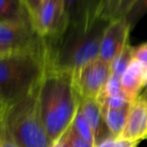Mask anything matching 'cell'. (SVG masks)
I'll use <instances>...</instances> for the list:
<instances>
[{"label": "cell", "instance_id": "9", "mask_svg": "<svg viewBox=\"0 0 147 147\" xmlns=\"http://www.w3.org/2000/svg\"><path fill=\"white\" fill-rule=\"evenodd\" d=\"M147 138V101L142 95L132 102L123 131L117 140L137 142Z\"/></svg>", "mask_w": 147, "mask_h": 147}, {"label": "cell", "instance_id": "7", "mask_svg": "<svg viewBox=\"0 0 147 147\" xmlns=\"http://www.w3.org/2000/svg\"><path fill=\"white\" fill-rule=\"evenodd\" d=\"M33 24L43 39L58 34L67 28L63 0H46L42 2L33 18Z\"/></svg>", "mask_w": 147, "mask_h": 147}, {"label": "cell", "instance_id": "26", "mask_svg": "<svg viewBox=\"0 0 147 147\" xmlns=\"http://www.w3.org/2000/svg\"><path fill=\"white\" fill-rule=\"evenodd\" d=\"M116 140V138L113 136H109V137L103 139L102 141H100L98 144H96L95 147H114Z\"/></svg>", "mask_w": 147, "mask_h": 147}, {"label": "cell", "instance_id": "5", "mask_svg": "<svg viewBox=\"0 0 147 147\" xmlns=\"http://www.w3.org/2000/svg\"><path fill=\"white\" fill-rule=\"evenodd\" d=\"M0 44L12 51L43 50L44 39L38 34L32 19L0 22Z\"/></svg>", "mask_w": 147, "mask_h": 147}, {"label": "cell", "instance_id": "11", "mask_svg": "<svg viewBox=\"0 0 147 147\" xmlns=\"http://www.w3.org/2000/svg\"><path fill=\"white\" fill-rule=\"evenodd\" d=\"M147 84V67L133 59L121 76V87L123 94L132 101L140 96V93Z\"/></svg>", "mask_w": 147, "mask_h": 147}, {"label": "cell", "instance_id": "24", "mask_svg": "<svg viewBox=\"0 0 147 147\" xmlns=\"http://www.w3.org/2000/svg\"><path fill=\"white\" fill-rule=\"evenodd\" d=\"M24 4H25L26 8L28 9L29 11L31 17H32V21H33V18H34L35 14L36 12L38 11L39 7L41 5V1L40 0H23Z\"/></svg>", "mask_w": 147, "mask_h": 147}, {"label": "cell", "instance_id": "6", "mask_svg": "<svg viewBox=\"0 0 147 147\" xmlns=\"http://www.w3.org/2000/svg\"><path fill=\"white\" fill-rule=\"evenodd\" d=\"M110 75V64L98 58L72 73V78L80 98L97 99L102 93Z\"/></svg>", "mask_w": 147, "mask_h": 147}, {"label": "cell", "instance_id": "18", "mask_svg": "<svg viewBox=\"0 0 147 147\" xmlns=\"http://www.w3.org/2000/svg\"><path fill=\"white\" fill-rule=\"evenodd\" d=\"M97 100L100 103L101 107L109 109H125L129 108L132 104V101L128 100L124 95L100 97Z\"/></svg>", "mask_w": 147, "mask_h": 147}, {"label": "cell", "instance_id": "23", "mask_svg": "<svg viewBox=\"0 0 147 147\" xmlns=\"http://www.w3.org/2000/svg\"><path fill=\"white\" fill-rule=\"evenodd\" d=\"M133 58L147 67V43L133 48Z\"/></svg>", "mask_w": 147, "mask_h": 147}, {"label": "cell", "instance_id": "16", "mask_svg": "<svg viewBox=\"0 0 147 147\" xmlns=\"http://www.w3.org/2000/svg\"><path fill=\"white\" fill-rule=\"evenodd\" d=\"M72 129L80 136L82 137L84 140L88 141L89 143H91L92 145H96V140H95V136L94 133H93L92 129L89 126V124L87 123V121L85 120V118L83 117L82 113L80 112L79 107H78L77 113H76L75 117H74V120L71 124Z\"/></svg>", "mask_w": 147, "mask_h": 147}, {"label": "cell", "instance_id": "25", "mask_svg": "<svg viewBox=\"0 0 147 147\" xmlns=\"http://www.w3.org/2000/svg\"><path fill=\"white\" fill-rule=\"evenodd\" d=\"M68 130H69V128L60 136L58 139L55 140L54 142H52L50 147H70L69 138H68Z\"/></svg>", "mask_w": 147, "mask_h": 147}, {"label": "cell", "instance_id": "3", "mask_svg": "<svg viewBox=\"0 0 147 147\" xmlns=\"http://www.w3.org/2000/svg\"><path fill=\"white\" fill-rule=\"evenodd\" d=\"M45 48L0 55V99L8 107L23 100L44 77Z\"/></svg>", "mask_w": 147, "mask_h": 147}, {"label": "cell", "instance_id": "15", "mask_svg": "<svg viewBox=\"0 0 147 147\" xmlns=\"http://www.w3.org/2000/svg\"><path fill=\"white\" fill-rule=\"evenodd\" d=\"M133 59V47L127 44L122 52L110 64L111 74L121 77Z\"/></svg>", "mask_w": 147, "mask_h": 147}, {"label": "cell", "instance_id": "13", "mask_svg": "<svg viewBox=\"0 0 147 147\" xmlns=\"http://www.w3.org/2000/svg\"><path fill=\"white\" fill-rule=\"evenodd\" d=\"M32 19L23 0H0V22Z\"/></svg>", "mask_w": 147, "mask_h": 147}, {"label": "cell", "instance_id": "1", "mask_svg": "<svg viewBox=\"0 0 147 147\" xmlns=\"http://www.w3.org/2000/svg\"><path fill=\"white\" fill-rule=\"evenodd\" d=\"M109 22L98 17L88 26H67L58 34L44 38L46 71L74 73L98 59L101 39Z\"/></svg>", "mask_w": 147, "mask_h": 147}, {"label": "cell", "instance_id": "4", "mask_svg": "<svg viewBox=\"0 0 147 147\" xmlns=\"http://www.w3.org/2000/svg\"><path fill=\"white\" fill-rule=\"evenodd\" d=\"M5 124L20 147H50L43 124L39 88L23 100L7 108Z\"/></svg>", "mask_w": 147, "mask_h": 147}, {"label": "cell", "instance_id": "19", "mask_svg": "<svg viewBox=\"0 0 147 147\" xmlns=\"http://www.w3.org/2000/svg\"><path fill=\"white\" fill-rule=\"evenodd\" d=\"M118 95H124L121 87V77L111 74L106 85H105L104 89H103L102 93L99 95L98 98L107 96H118Z\"/></svg>", "mask_w": 147, "mask_h": 147}, {"label": "cell", "instance_id": "22", "mask_svg": "<svg viewBox=\"0 0 147 147\" xmlns=\"http://www.w3.org/2000/svg\"><path fill=\"white\" fill-rule=\"evenodd\" d=\"M68 138H69V146L70 147H94L88 141L84 140L82 137H80L73 129L72 126L69 127L68 130Z\"/></svg>", "mask_w": 147, "mask_h": 147}, {"label": "cell", "instance_id": "28", "mask_svg": "<svg viewBox=\"0 0 147 147\" xmlns=\"http://www.w3.org/2000/svg\"><path fill=\"white\" fill-rule=\"evenodd\" d=\"M8 106L3 102V101L0 99V122L3 121L4 118H5L6 115V111H7Z\"/></svg>", "mask_w": 147, "mask_h": 147}, {"label": "cell", "instance_id": "14", "mask_svg": "<svg viewBox=\"0 0 147 147\" xmlns=\"http://www.w3.org/2000/svg\"><path fill=\"white\" fill-rule=\"evenodd\" d=\"M101 109L103 119L109 133L117 139L125 127L130 107L125 109H109L101 107Z\"/></svg>", "mask_w": 147, "mask_h": 147}, {"label": "cell", "instance_id": "17", "mask_svg": "<svg viewBox=\"0 0 147 147\" xmlns=\"http://www.w3.org/2000/svg\"><path fill=\"white\" fill-rule=\"evenodd\" d=\"M147 13V0H137L131 9L125 15L124 19L129 25L130 30L135 27L139 20Z\"/></svg>", "mask_w": 147, "mask_h": 147}, {"label": "cell", "instance_id": "21", "mask_svg": "<svg viewBox=\"0 0 147 147\" xmlns=\"http://www.w3.org/2000/svg\"><path fill=\"white\" fill-rule=\"evenodd\" d=\"M136 1H137V0H120L116 8V11H115L113 20L121 19V18L125 17V15L128 13V11L131 9L132 6L135 4Z\"/></svg>", "mask_w": 147, "mask_h": 147}, {"label": "cell", "instance_id": "8", "mask_svg": "<svg viewBox=\"0 0 147 147\" xmlns=\"http://www.w3.org/2000/svg\"><path fill=\"white\" fill-rule=\"evenodd\" d=\"M129 25L124 18L109 22L104 30L100 43L99 59L107 64H111L127 45Z\"/></svg>", "mask_w": 147, "mask_h": 147}, {"label": "cell", "instance_id": "20", "mask_svg": "<svg viewBox=\"0 0 147 147\" xmlns=\"http://www.w3.org/2000/svg\"><path fill=\"white\" fill-rule=\"evenodd\" d=\"M0 147H20L5 124V118L0 122Z\"/></svg>", "mask_w": 147, "mask_h": 147}, {"label": "cell", "instance_id": "27", "mask_svg": "<svg viewBox=\"0 0 147 147\" xmlns=\"http://www.w3.org/2000/svg\"><path fill=\"white\" fill-rule=\"evenodd\" d=\"M137 142H129L124 140H116L114 147H137Z\"/></svg>", "mask_w": 147, "mask_h": 147}, {"label": "cell", "instance_id": "2", "mask_svg": "<svg viewBox=\"0 0 147 147\" xmlns=\"http://www.w3.org/2000/svg\"><path fill=\"white\" fill-rule=\"evenodd\" d=\"M41 116L51 143L71 126L80 96L73 84L72 73L45 71L39 86Z\"/></svg>", "mask_w": 147, "mask_h": 147}, {"label": "cell", "instance_id": "31", "mask_svg": "<svg viewBox=\"0 0 147 147\" xmlns=\"http://www.w3.org/2000/svg\"><path fill=\"white\" fill-rule=\"evenodd\" d=\"M142 96H143V95H142ZM144 98H146V101H147V96H143Z\"/></svg>", "mask_w": 147, "mask_h": 147}, {"label": "cell", "instance_id": "29", "mask_svg": "<svg viewBox=\"0 0 147 147\" xmlns=\"http://www.w3.org/2000/svg\"><path fill=\"white\" fill-rule=\"evenodd\" d=\"M10 52H17V51H12V50H10L9 48H7V47L0 44V55L6 54V53H10Z\"/></svg>", "mask_w": 147, "mask_h": 147}, {"label": "cell", "instance_id": "30", "mask_svg": "<svg viewBox=\"0 0 147 147\" xmlns=\"http://www.w3.org/2000/svg\"><path fill=\"white\" fill-rule=\"evenodd\" d=\"M41 1V3H42V2H44V1H46V0H40Z\"/></svg>", "mask_w": 147, "mask_h": 147}, {"label": "cell", "instance_id": "12", "mask_svg": "<svg viewBox=\"0 0 147 147\" xmlns=\"http://www.w3.org/2000/svg\"><path fill=\"white\" fill-rule=\"evenodd\" d=\"M79 110L92 129L96 144H98L105 138L112 136L105 125L101 105L97 99L80 98Z\"/></svg>", "mask_w": 147, "mask_h": 147}, {"label": "cell", "instance_id": "10", "mask_svg": "<svg viewBox=\"0 0 147 147\" xmlns=\"http://www.w3.org/2000/svg\"><path fill=\"white\" fill-rule=\"evenodd\" d=\"M102 0H63L67 26L83 27L100 17Z\"/></svg>", "mask_w": 147, "mask_h": 147}]
</instances>
